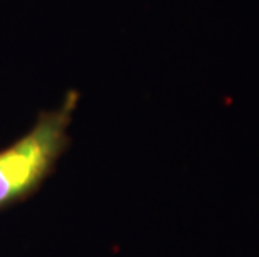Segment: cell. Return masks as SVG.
Wrapping results in <instances>:
<instances>
[{
    "label": "cell",
    "mask_w": 259,
    "mask_h": 257,
    "mask_svg": "<svg viewBox=\"0 0 259 257\" xmlns=\"http://www.w3.org/2000/svg\"><path fill=\"white\" fill-rule=\"evenodd\" d=\"M80 94L69 90L52 111L38 114L30 130L0 149V211L30 199L54 172L70 144L69 127Z\"/></svg>",
    "instance_id": "1"
}]
</instances>
